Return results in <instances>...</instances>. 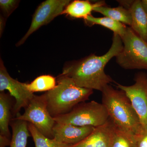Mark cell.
Wrapping results in <instances>:
<instances>
[{
    "instance_id": "6da1fadb",
    "label": "cell",
    "mask_w": 147,
    "mask_h": 147,
    "mask_svg": "<svg viewBox=\"0 0 147 147\" xmlns=\"http://www.w3.org/2000/svg\"><path fill=\"white\" fill-rule=\"evenodd\" d=\"M123 47L120 36L114 34L112 45L107 53L100 56L90 55L65 67L62 74L72 79L78 86L102 92L105 87L114 82L105 73V65L118 55Z\"/></svg>"
},
{
    "instance_id": "7a4b0ae2",
    "label": "cell",
    "mask_w": 147,
    "mask_h": 147,
    "mask_svg": "<svg viewBox=\"0 0 147 147\" xmlns=\"http://www.w3.org/2000/svg\"><path fill=\"white\" fill-rule=\"evenodd\" d=\"M57 84L43 94L47 110L53 117L67 114L79 103L85 102L93 90L77 86L72 79L61 74Z\"/></svg>"
},
{
    "instance_id": "3957f363",
    "label": "cell",
    "mask_w": 147,
    "mask_h": 147,
    "mask_svg": "<svg viewBox=\"0 0 147 147\" xmlns=\"http://www.w3.org/2000/svg\"><path fill=\"white\" fill-rule=\"evenodd\" d=\"M102 92V103L114 125L122 130L138 135L143 129L140 120L125 93L110 85Z\"/></svg>"
},
{
    "instance_id": "277c9868",
    "label": "cell",
    "mask_w": 147,
    "mask_h": 147,
    "mask_svg": "<svg viewBox=\"0 0 147 147\" xmlns=\"http://www.w3.org/2000/svg\"><path fill=\"white\" fill-rule=\"evenodd\" d=\"M54 118L56 122L96 127L106 123L109 116L102 103L92 100L79 103L69 113Z\"/></svg>"
},
{
    "instance_id": "5b68a950",
    "label": "cell",
    "mask_w": 147,
    "mask_h": 147,
    "mask_svg": "<svg viewBox=\"0 0 147 147\" xmlns=\"http://www.w3.org/2000/svg\"><path fill=\"white\" fill-rule=\"evenodd\" d=\"M121 38L123 47L115 57L118 64L125 69L147 70V42L130 27Z\"/></svg>"
},
{
    "instance_id": "8992f818",
    "label": "cell",
    "mask_w": 147,
    "mask_h": 147,
    "mask_svg": "<svg viewBox=\"0 0 147 147\" xmlns=\"http://www.w3.org/2000/svg\"><path fill=\"white\" fill-rule=\"evenodd\" d=\"M15 118L32 124L45 137L54 139L53 129L56 122L48 112L43 94L34 95L28 105L25 108L24 114L21 115L18 113Z\"/></svg>"
},
{
    "instance_id": "52a82bcc",
    "label": "cell",
    "mask_w": 147,
    "mask_h": 147,
    "mask_svg": "<svg viewBox=\"0 0 147 147\" xmlns=\"http://www.w3.org/2000/svg\"><path fill=\"white\" fill-rule=\"evenodd\" d=\"M135 83L125 86L116 83L117 86L123 91L128 98L137 113L143 128H147V75L144 72L137 74Z\"/></svg>"
},
{
    "instance_id": "ba28073f",
    "label": "cell",
    "mask_w": 147,
    "mask_h": 147,
    "mask_svg": "<svg viewBox=\"0 0 147 147\" xmlns=\"http://www.w3.org/2000/svg\"><path fill=\"white\" fill-rule=\"evenodd\" d=\"M71 2L70 0H47L41 3L33 16L30 26L26 34L16 44L19 46L40 27L49 24L59 15L62 14L65 9Z\"/></svg>"
},
{
    "instance_id": "9c48e42d",
    "label": "cell",
    "mask_w": 147,
    "mask_h": 147,
    "mask_svg": "<svg viewBox=\"0 0 147 147\" xmlns=\"http://www.w3.org/2000/svg\"><path fill=\"white\" fill-rule=\"evenodd\" d=\"M0 62V92L7 90L15 99L12 113L16 116L22 108L28 105L34 94L26 87V83H21L13 79L9 74L2 60Z\"/></svg>"
},
{
    "instance_id": "30bf717a",
    "label": "cell",
    "mask_w": 147,
    "mask_h": 147,
    "mask_svg": "<svg viewBox=\"0 0 147 147\" xmlns=\"http://www.w3.org/2000/svg\"><path fill=\"white\" fill-rule=\"evenodd\" d=\"M95 128L56 122L53 129V137L58 142L66 144H76L86 139Z\"/></svg>"
},
{
    "instance_id": "8fae6325",
    "label": "cell",
    "mask_w": 147,
    "mask_h": 147,
    "mask_svg": "<svg viewBox=\"0 0 147 147\" xmlns=\"http://www.w3.org/2000/svg\"><path fill=\"white\" fill-rule=\"evenodd\" d=\"M114 127V124L109 119L105 124L95 127L82 142L67 147H110Z\"/></svg>"
},
{
    "instance_id": "7c38bea8",
    "label": "cell",
    "mask_w": 147,
    "mask_h": 147,
    "mask_svg": "<svg viewBox=\"0 0 147 147\" xmlns=\"http://www.w3.org/2000/svg\"><path fill=\"white\" fill-rule=\"evenodd\" d=\"M127 9L130 11L132 18L130 28L147 42V16L142 7L141 1H131Z\"/></svg>"
},
{
    "instance_id": "4fadbf2b",
    "label": "cell",
    "mask_w": 147,
    "mask_h": 147,
    "mask_svg": "<svg viewBox=\"0 0 147 147\" xmlns=\"http://www.w3.org/2000/svg\"><path fill=\"white\" fill-rule=\"evenodd\" d=\"M106 6L105 2L98 1L92 3L88 1L76 0L71 2L65 9L63 14H66L71 17L85 19L96 7Z\"/></svg>"
},
{
    "instance_id": "5bb4252c",
    "label": "cell",
    "mask_w": 147,
    "mask_h": 147,
    "mask_svg": "<svg viewBox=\"0 0 147 147\" xmlns=\"http://www.w3.org/2000/svg\"><path fill=\"white\" fill-rule=\"evenodd\" d=\"M11 97L4 92L0 93V135L9 139L11 134L9 127L12 119L11 109L13 108Z\"/></svg>"
},
{
    "instance_id": "9a60e30c",
    "label": "cell",
    "mask_w": 147,
    "mask_h": 147,
    "mask_svg": "<svg viewBox=\"0 0 147 147\" xmlns=\"http://www.w3.org/2000/svg\"><path fill=\"white\" fill-rule=\"evenodd\" d=\"M10 125L12 129L10 147H26L28 138L30 136L28 123L13 118L11 121Z\"/></svg>"
},
{
    "instance_id": "2e32d148",
    "label": "cell",
    "mask_w": 147,
    "mask_h": 147,
    "mask_svg": "<svg viewBox=\"0 0 147 147\" xmlns=\"http://www.w3.org/2000/svg\"><path fill=\"white\" fill-rule=\"evenodd\" d=\"M94 11L101 13L105 17L112 18L124 25L131 26L132 22L131 13L128 9L121 6L116 7L102 6L96 7Z\"/></svg>"
},
{
    "instance_id": "e0dca14e",
    "label": "cell",
    "mask_w": 147,
    "mask_h": 147,
    "mask_svg": "<svg viewBox=\"0 0 147 147\" xmlns=\"http://www.w3.org/2000/svg\"><path fill=\"white\" fill-rule=\"evenodd\" d=\"M84 21L87 25L90 26L98 25L105 27L112 31L114 34L119 35L121 37L125 34L127 28L126 25L122 23L105 16L95 17L90 15L85 18Z\"/></svg>"
},
{
    "instance_id": "ac0fdd59",
    "label": "cell",
    "mask_w": 147,
    "mask_h": 147,
    "mask_svg": "<svg viewBox=\"0 0 147 147\" xmlns=\"http://www.w3.org/2000/svg\"><path fill=\"white\" fill-rule=\"evenodd\" d=\"M137 146V135L122 130L114 125L110 147Z\"/></svg>"
},
{
    "instance_id": "d6986e66",
    "label": "cell",
    "mask_w": 147,
    "mask_h": 147,
    "mask_svg": "<svg viewBox=\"0 0 147 147\" xmlns=\"http://www.w3.org/2000/svg\"><path fill=\"white\" fill-rule=\"evenodd\" d=\"M26 86L27 89L33 93L34 92H48L56 86V79L51 75H41L30 84L26 83Z\"/></svg>"
},
{
    "instance_id": "ffe728a7",
    "label": "cell",
    "mask_w": 147,
    "mask_h": 147,
    "mask_svg": "<svg viewBox=\"0 0 147 147\" xmlns=\"http://www.w3.org/2000/svg\"><path fill=\"white\" fill-rule=\"evenodd\" d=\"M28 128L33 139L35 147H67L70 146L45 137L31 123H28Z\"/></svg>"
},
{
    "instance_id": "44dd1931",
    "label": "cell",
    "mask_w": 147,
    "mask_h": 147,
    "mask_svg": "<svg viewBox=\"0 0 147 147\" xmlns=\"http://www.w3.org/2000/svg\"><path fill=\"white\" fill-rule=\"evenodd\" d=\"M19 1L16 0H1L0 7L6 17H8L18 6Z\"/></svg>"
},
{
    "instance_id": "7402d4cb",
    "label": "cell",
    "mask_w": 147,
    "mask_h": 147,
    "mask_svg": "<svg viewBox=\"0 0 147 147\" xmlns=\"http://www.w3.org/2000/svg\"><path fill=\"white\" fill-rule=\"evenodd\" d=\"M137 147H147V128H143L137 135Z\"/></svg>"
},
{
    "instance_id": "603a6c76",
    "label": "cell",
    "mask_w": 147,
    "mask_h": 147,
    "mask_svg": "<svg viewBox=\"0 0 147 147\" xmlns=\"http://www.w3.org/2000/svg\"><path fill=\"white\" fill-rule=\"evenodd\" d=\"M5 19L3 18L2 16H1L0 18V34L1 35L3 32L4 28L5 26Z\"/></svg>"
},
{
    "instance_id": "cb8c5ba5",
    "label": "cell",
    "mask_w": 147,
    "mask_h": 147,
    "mask_svg": "<svg viewBox=\"0 0 147 147\" xmlns=\"http://www.w3.org/2000/svg\"><path fill=\"white\" fill-rule=\"evenodd\" d=\"M141 4L147 16V0H141Z\"/></svg>"
}]
</instances>
